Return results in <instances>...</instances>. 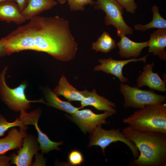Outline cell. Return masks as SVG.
<instances>
[{
    "instance_id": "1",
    "label": "cell",
    "mask_w": 166,
    "mask_h": 166,
    "mask_svg": "<svg viewBox=\"0 0 166 166\" xmlns=\"http://www.w3.org/2000/svg\"><path fill=\"white\" fill-rule=\"evenodd\" d=\"M30 20L2 38L8 55L31 50L45 52L63 61L74 57L78 44L68 20L58 16H36Z\"/></svg>"
},
{
    "instance_id": "2",
    "label": "cell",
    "mask_w": 166,
    "mask_h": 166,
    "mask_svg": "<svg viewBox=\"0 0 166 166\" xmlns=\"http://www.w3.org/2000/svg\"><path fill=\"white\" fill-rule=\"evenodd\" d=\"M122 132L134 143L140 153L137 158L129 162L130 166H166V133L139 132L129 126Z\"/></svg>"
},
{
    "instance_id": "3",
    "label": "cell",
    "mask_w": 166,
    "mask_h": 166,
    "mask_svg": "<svg viewBox=\"0 0 166 166\" xmlns=\"http://www.w3.org/2000/svg\"><path fill=\"white\" fill-rule=\"evenodd\" d=\"M123 122L136 131L166 133V104L145 105L124 118Z\"/></svg>"
},
{
    "instance_id": "4",
    "label": "cell",
    "mask_w": 166,
    "mask_h": 166,
    "mask_svg": "<svg viewBox=\"0 0 166 166\" xmlns=\"http://www.w3.org/2000/svg\"><path fill=\"white\" fill-rule=\"evenodd\" d=\"M120 91L124 97V106L126 108L138 109L147 105L166 103V96L157 94L152 90H142L121 83Z\"/></svg>"
},
{
    "instance_id": "5",
    "label": "cell",
    "mask_w": 166,
    "mask_h": 166,
    "mask_svg": "<svg viewBox=\"0 0 166 166\" xmlns=\"http://www.w3.org/2000/svg\"><path fill=\"white\" fill-rule=\"evenodd\" d=\"M7 69V67L5 68L0 74V90L3 101L9 108L18 112L26 111L29 108L31 102L46 104L42 99L34 101L28 100L25 94L26 87L25 83H22L15 88L9 87L6 84L5 78Z\"/></svg>"
},
{
    "instance_id": "6",
    "label": "cell",
    "mask_w": 166,
    "mask_h": 166,
    "mask_svg": "<svg viewBox=\"0 0 166 166\" xmlns=\"http://www.w3.org/2000/svg\"><path fill=\"white\" fill-rule=\"evenodd\" d=\"M90 134L88 148L93 146H99L101 148L104 155L105 153V149L107 146L118 141L124 143L129 147L134 159L137 158L139 155L138 149L134 143L127 139L119 128L106 130L100 125Z\"/></svg>"
},
{
    "instance_id": "7",
    "label": "cell",
    "mask_w": 166,
    "mask_h": 166,
    "mask_svg": "<svg viewBox=\"0 0 166 166\" xmlns=\"http://www.w3.org/2000/svg\"><path fill=\"white\" fill-rule=\"evenodd\" d=\"M95 4L96 9H101L105 13V25L116 27L118 37L133 34V30L126 24L123 17L124 9L116 0H96Z\"/></svg>"
},
{
    "instance_id": "8",
    "label": "cell",
    "mask_w": 166,
    "mask_h": 166,
    "mask_svg": "<svg viewBox=\"0 0 166 166\" xmlns=\"http://www.w3.org/2000/svg\"><path fill=\"white\" fill-rule=\"evenodd\" d=\"M112 113L105 111L100 114H97L90 109L78 110L73 114L66 117L75 123L85 134L91 133L100 125L107 124L106 120L113 115Z\"/></svg>"
},
{
    "instance_id": "9",
    "label": "cell",
    "mask_w": 166,
    "mask_h": 166,
    "mask_svg": "<svg viewBox=\"0 0 166 166\" xmlns=\"http://www.w3.org/2000/svg\"><path fill=\"white\" fill-rule=\"evenodd\" d=\"M19 119L24 125H32L37 130L38 134L37 138L39 143L40 149L42 153H47L51 150H60L58 146L62 145L63 142H55L50 140L48 136L43 132L38 125V121L41 114L40 109H37L30 113L26 111L22 110L20 111Z\"/></svg>"
},
{
    "instance_id": "10",
    "label": "cell",
    "mask_w": 166,
    "mask_h": 166,
    "mask_svg": "<svg viewBox=\"0 0 166 166\" xmlns=\"http://www.w3.org/2000/svg\"><path fill=\"white\" fill-rule=\"evenodd\" d=\"M40 149L37 139L32 134H27L23 139L22 146L19 148L17 154L10 155V164L17 166H30L33 164L32 159Z\"/></svg>"
},
{
    "instance_id": "11",
    "label": "cell",
    "mask_w": 166,
    "mask_h": 166,
    "mask_svg": "<svg viewBox=\"0 0 166 166\" xmlns=\"http://www.w3.org/2000/svg\"><path fill=\"white\" fill-rule=\"evenodd\" d=\"M149 55L148 54L140 58H133L123 60H115L111 57L108 58H99L98 61L101 64L96 66L93 70L102 71L106 73L113 75L117 77L122 83H126L128 79L123 75L122 71L124 66L131 62L143 61L146 63L147 57Z\"/></svg>"
},
{
    "instance_id": "12",
    "label": "cell",
    "mask_w": 166,
    "mask_h": 166,
    "mask_svg": "<svg viewBox=\"0 0 166 166\" xmlns=\"http://www.w3.org/2000/svg\"><path fill=\"white\" fill-rule=\"evenodd\" d=\"M154 62L148 64L143 68V71L136 79V87L146 86L151 89L161 92L166 91V82L161 79L158 74L152 71Z\"/></svg>"
},
{
    "instance_id": "13",
    "label": "cell",
    "mask_w": 166,
    "mask_h": 166,
    "mask_svg": "<svg viewBox=\"0 0 166 166\" xmlns=\"http://www.w3.org/2000/svg\"><path fill=\"white\" fill-rule=\"evenodd\" d=\"M27 126L20 128L19 130L13 127L10 129L7 135L0 139V155L4 154L13 149L20 148L23 139L26 135Z\"/></svg>"
},
{
    "instance_id": "14",
    "label": "cell",
    "mask_w": 166,
    "mask_h": 166,
    "mask_svg": "<svg viewBox=\"0 0 166 166\" xmlns=\"http://www.w3.org/2000/svg\"><path fill=\"white\" fill-rule=\"evenodd\" d=\"M53 92L57 96H62L69 102L81 101L90 93L86 89L82 91L77 90L69 84L63 75L61 78L58 85L53 89Z\"/></svg>"
},
{
    "instance_id": "15",
    "label": "cell",
    "mask_w": 166,
    "mask_h": 166,
    "mask_svg": "<svg viewBox=\"0 0 166 166\" xmlns=\"http://www.w3.org/2000/svg\"><path fill=\"white\" fill-rule=\"evenodd\" d=\"M121 39L117 44L119 48L118 53L122 57L136 58L140 55L143 49L148 47V41L141 42H133L125 35H122Z\"/></svg>"
},
{
    "instance_id": "16",
    "label": "cell",
    "mask_w": 166,
    "mask_h": 166,
    "mask_svg": "<svg viewBox=\"0 0 166 166\" xmlns=\"http://www.w3.org/2000/svg\"><path fill=\"white\" fill-rule=\"evenodd\" d=\"M149 52L166 61V29H157L151 34L148 40Z\"/></svg>"
},
{
    "instance_id": "17",
    "label": "cell",
    "mask_w": 166,
    "mask_h": 166,
    "mask_svg": "<svg viewBox=\"0 0 166 166\" xmlns=\"http://www.w3.org/2000/svg\"><path fill=\"white\" fill-rule=\"evenodd\" d=\"M26 21L15 1H6L0 3V21L19 24Z\"/></svg>"
},
{
    "instance_id": "18",
    "label": "cell",
    "mask_w": 166,
    "mask_h": 166,
    "mask_svg": "<svg viewBox=\"0 0 166 166\" xmlns=\"http://www.w3.org/2000/svg\"><path fill=\"white\" fill-rule=\"evenodd\" d=\"M81 107L83 108L88 106L93 107L99 111H108L113 114L116 113V110L113 107H116L115 103L98 95L94 89L89 94L81 101Z\"/></svg>"
},
{
    "instance_id": "19",
    "label": "cell",
    "mask_w": 166,
    "mask_h": 166,
    "mask_svg": "<svg viewBox=\"0 0 166 166\" xmlns=\"http://www.w3.org/2000/svg\"><path fill=\"white\" fill-rule=\"evenodd\" d=\"M57 4L55 0H28L21 14L26 20H30L41 12L51 9Z\"/></svg>"
},
{
    "instance_id": "20",
    "label": "cell",
    "mask_w": 166,
    "mask_h": 166,
    "mask_svg": "<svg viewBox=\"0 0 166 166\" xmlns=\"http://www.w3.org/2000/svg\"><path fill=\"white\" fill-rule=\"evenodd\" d=\"M45 97L46 101V105L65 112L71 115L82 108L81 106L79 107H75L69 101L60 100L58 96L50 89L46 91Z\"/></svg>"
},
{
    "instance_id": "21",
    "label": "cell",
    "mask_w": 166,
    "mask_h": 166,
    "mask_svg": "<svg viewBox=\"0 0 166 166\" xmlns=\"http://www.w3.org/2000/svg\"><path fill=\"white\" fill-rule=\"evenodd\" d=\"M152 19L150 22L145 25L138 24L134 25L136 30L144 32L153 28L166 29V20L160 14L158 6L155 5L152 6Z\"/></svg>"
},
{
    "instance_id": "22",
    "label": "cell",
    "mask_w": 166,
    "mask_h": 166,
    "mask_svg": "<svg viewBox=\"0 0 166 166\" xmlns=\"http://www.w3.org/2000/svg\"><path fill=\"white\" fill-rule=\"evenodd\" d=\"M92 49L96 52L100 51L106 53L114 49L117 44L109 34L104 31L97 41L92 43Z\"/></svg>"
},
{
    "instance_id": "23",
    "label": "cell",
    "mask_w": 166,
    "mask_h": 166,
    "mask_svg": "<svg viewBox=\"0 0 166 166\" xmlns=\"http://www.w3.org/2000/svg\"><path fill=\"white\" fill-rule=\"evenodd\" d=\"M25 126L18 118L13 122H9L0 114V136L4 135L7 130L12 127L19 126L21 128Z\"/></svg>"
},
{
    "instance_id": "24",
    "label": "cell",
    "mask_w": 166,
    "mask_h": 166,
    "mask_svg": "<svg viewBox=\"0 0 166 166\" xmlns=\"http://www.w3.org/2000/svg\"><path fill=\"white\" fill-rule=\"evenodd\" d=\"M71 11H83L85 6L88 4L92 5L95 4L93 0H67Z\"/></svg>"
},
{
    "instance_id": "25",
    "label": "cell",
    "mask_w": 166,
    "mask_h": 166,
    "mask_svg": "<svg viewBox=\"0 0 166 166\" xmlns=\"http://www.w3.org/2000/svg\"><path fill=\"white\" fill-rule=\"evenodd\" d=\"M68 160L69 163L72 166L80 165L84 160L81 152L76 150H72L69 153Z\"/></svg>"
},
{
    "instance_id": "26",
    "label": "cell",
    "mask_w": 166,
    "mask_h": 166,
    "mask_svg": "<svg viewBox=\"0 0 166 166\" xmlns=\"http://www.w3.org/2000/svg\"><path fill=\"white\" fill-rule=\"evenodd\" d=\"M126 11L132 14L135 13L137 5L134 0H116Z\"/></svg>"
},
{
    "instance_id": "27",
    "label": "cell",
    "mask_w": 166,
    "mask_h": 166,
    "mask_svg": "<svg viewBox=\"0 0 166 166\" xmlns=\"http://www.w3.org/2000/svg\"><path fill=\"white\" fill-rule=\"evenodd\" d=\"M10 156L0 155V166H9L10 164Z\"/></svg>"
},
{
    "instance_id": "28",
    "label": "cell",
    "mask_w": 166,
    "mask_h": 166,
    "mask_svg": "<svg viewBox=\"0 0 166 166\" xmlns=\"http://www.w3.org/2000/svg\"><path fill=\"white\" fill-rule=\"evenodd\" d=\"M15 1L21 12L26 7L28 0H15Z\"/></svg>"
},
{
    "instance_id": "29",
    "label": "cell",
    "mask_w": 166,
    "mask_h": 166,
    "mask_svg": "<svg viewBox=\"0 0 166 166\" xmlns=\"http://www.w3.org/2000/svg\"><path fill=\"white\" fill-rule=\"evenodd\" d=\"M7 54L6 49L1 39H0V57L6 56Z\"/></svg>"
},
{
    "instance_id": "30",
    "label": "cell",
    "mask_w": 166,
    "mask_h": 166,
    "mask_svg": "<svg viewBox=\"0 0 166 166\" xmlns=\"http://www.w3.org/2000/svg\"><path fill=\"white\" fill-rule=\"evenodd\" d=\"M60 4H64L67 0H57Z\"/></svg>"
},
{
    "instance_id": "31",
    "label": "cell",
    "mask_w": 166,
    "mask_h": 166,
    "mask_svg": "<svg viewBox=\"0 0 166 166\" xmlns=\"http://www.w3.org/2000/svg\"><path fill=\"white\" fill-rule=\"evenodd\" d=\"M9 1H14L15 2V0H0V3L4 2Z\"/></svg>"
}]
</instances>
